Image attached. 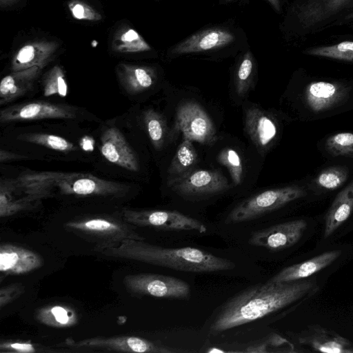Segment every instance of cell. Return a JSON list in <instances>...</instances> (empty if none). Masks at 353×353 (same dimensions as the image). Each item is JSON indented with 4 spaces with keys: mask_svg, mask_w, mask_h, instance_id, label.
<instances>
[{
    "mask_svg": "<svg viewBox=\"0 0 353 353\" xmlns=\"http://www.w3.org/2000/svg\"><path fill=\"white\" fill-rule=\"evenodd\" d=\"M221 2L223 3H230L235 0H220ZM270 4L272 6V8L276 11L280 12L281 10V6L280 3V0H267Z\"/></svg>",
    "mask_w": 353,
    "mask_h": 353,
    "instance_id": "cell-41",
    "label": "cell"
},
{
    "mask_svg": "<svg viewBox=\"0 0 353 353\" xmlns=\"http://www.w3.org/2000/svg\"><path fill=\"white\" fill-rule=\"evenodd\" d=\"M72 351H108L139 353H171L175 351L166 347L135 336L92 337L80 341L65 342L64 347Z\"/></svg>",
    "mask_w": 353,
    "mask_h": 353,
    "instance_id": "cell-8",
    "label": "cell"
},
{
    "mask_svg": "<svg viewBox=\"0 0 353 353\" xmlns=\"http://www.w3.org/2000/svg\"><path fill=\"white\" fill-rule=\"evenodd\" d=\"M346 19H353V12L349 14L346 17Z\"/></svg>",
    "mask_w": 353,
    "mask_h": 353,
    "instance_id": "cell-43",
    "label": "cell"
},
{
    "mask_svg": "<svg viewBox=\"0 0 353 353\" xmlns=\"http://www.w3.org/2000/svg\"><path fill=\"white\" fill-rule=\"evenodd\" d=\"M300 343L316 352L353 353V343L336 332L318 325L308 326L298 337Z\"/></svg>",
    "mask_w": 353,
    "mask_h": 353,
    "instance_id": "cell-17",
    "label": "cell"
},
{
    "mask_svg": "<svg viewBox=\"0 0 353 353\" xmlns=\"http://www.w3.org/2000/svg\"><path fill=\"white\" fill-rule=\"evenodd\" d=\"M23 158V156L9 151L1 150L0 151V161L3 163L8 160L19 159Z\"/></svg>",
    "mask_w": 353,
    "mask_h": 353,
    "instance_id": "cell-40",
    "label": "cell"
},
{
    "mask_svg": "<svg viewBox=\"0 0 353 353\" xmlns=\"http://www.w3.org/2000/svg\"><path fill=\"white\" fill-rule=\"evenodd\" d=\"M305 52L313 56L353 61V41H346L332 46L312 48Z\"/></svg>",
    "mask_w": 353,
    "mask_h": 353,
    "instance_id": "cell-33",
    "label": "cell"
},
{
    "mask_svg": "<svg viewBox=\"0 0 353 353\" xmlns=\"http://www.w3.org/2000/svg\"><path fill=\"white\" fill-rule=\"evenodd\" d=\"M116 72L122 87L131 94L148 90L157 80L155 69L148 65L120 63L117 65Z\"/></svg>",
    "mask_w": 353,
    "mask_h": 353,
    "instance_id": "cell-21",
    "label": "cell"
},
{
    "mask_svg": "<svg viewBox=\"0 0 353 353\" xmlns=\"http://www.w3.org/2000/svg\"><path fill=\"white\" fill-rule=\"evenodd\" d=\"M100 151L109 162L132 172L139 170L138 158L121 131L106 129L101 137Z\"/></svg>",
    "mask_w": 353,
    "mask_h": 353,
    "instance_id": "cell-14",
    "label": "cell"
},
{
    "mask_svg": "<svg viewBox=\"0 0 353 353\" xmlns=\"http://www.w3.org/2000/svg\"><path fill=\"white\" fill-rule=\"evenodd\" d=\"M350 0H307L296 11L298 22L310 28L330 18Z\"/></svg>",
    "mask_w": 353,
    "mask_h": 353,
    "instance_id": "cell-23",
    "label": "cell"
},
{
    "mask_svg": "<svg viewBox=\"0 0 353 353\" xmlns=\"http://www.w3.org/2000/svg\"><path fill=\"white\" fill-rule=\"evenodd\" d=\"M37 319L44 325L55 327H71L77 323L74 310L62 305H47L39 309Z\"/></svg>",
    "mask_w": 353,
    "mask_h": 353,
    "instance_id": "cell-27",
    "label": "cell"
},
{
    "mask_svg": "<svg viewBox=\"0 0 353 353\" xmlns=\"http://www.w3.org/2000/svg\"><path fill=\"white\" fill-rule=\"evenodd\" d=\"M219 163L227 168L233 183L240 184L243 177V163L239 153L234 149L226 148L217 156Z\"/></svg>",
    "mask_w": 353,
    "mask_h": 353,
    "instance_id": "cell-36",
    "label": "cell"
},
{
    "mask_svg": "<svg viewBox=\"0 0 353 353\" xmlns=\"http://www.w3.org/2000/svg\"><path fill=\"white\" fill-rule=\"evenodd\" d=\"M307 228V223L296 219L276 224L252 233L248 243L272 251L282 250L296 244Z\"/></svg>",
    "mask_w": 353,
    "mask_h": 353,
    "instance_id": "cell-12",
    "label": "cell"
},
{
    "mask_svg": "<svg viewBox=\"0 0 353 353\" xmlns=\"http://www.w3.org/2000/svg\"><path fill=\"white\" fill-rule=\"evenodd\" d=\"M256 67L255 59L251 51H246L241 57L235 74L236 90L239 96L248 90Z\"/></svg>",
    "mask_w": 353,
    "mask_h": 353,
    "instance_id": "cell-30",
    "label": "cell"
},
{
    "mask_svg": "<svg viewBox=\"0 0 353 353\" xmlns=\"http://www.w3.org/2000/svg\"><path fill=\"white\" fill-rule=\"evenodd\" d=\"M59 48V43L56 41L37 40L26 43L14 54L11 70L35 66L43 69L52 61Z\"/></svg>",
    "mask_w": 353,
    "mask_h": 353,
    "instance_id": "cell-16",
    "label": "cell"
},
{
    "mask_svg": "<svg viewBox=\"0 0 353 353\" xmlns=\"http://www.w3.org/2000/svg\"><path fill=\"white\" fill-rule=\"evenodd\" d=\"M121 216L133 226L150 227L166 230H188L205 233L206 226L197 219L181 212L170 210L124 208Z\"/></svg>",
    "mask_w": 353,
    "mask_h": 353,
    "instance_id": "cell-7",
    "label": "cell"
},
{
    "mask_svg": "<svg viewBox=\"0 0 353 353\" xmlns=\"http://www.w3.org/2000/svg\"><path fill=\"white\" fill-rule=\"evenodd\" d=\"M21 0H0V7L6 8L13 6L14 4L21 1Z\"/></svg>",
    "mask_w": 353,
    "mask_h": 353,
    "instance_id": "cell-42",
    "label": "cell"
},
{
    "mask_svg": "<svg viewBox=\"0 0 353 353\" xmlns=\"http://www.w3.org/2000/svg\"><path fill=\"white\" fill-rule=\"evenodd\" d=\"M245 129L261 152L267 150L277 134V127L274 121L256 107H251L246 110Z\"/></svg>",
    "mask_w": 353,
    "mask_h": 353,
    "instance_id": "cell-18",
    "label": "cell"
},
{
    "mask_svg": "<svg viewBox=\"0 0 353 353\" xmlns=\"http://www.w3.org/2000/svg\"><path fill=\"white\" fill-rule=\"evenodd\" d=\"M318 290L314 278L285 283L268 281L251 286L219 307L210 320V332H223L258 320L302 302Z\"/></svg>",
    "mask_w": 353,
    "mask_h": 353,
    "instance_id": "cell-1",
    "label": "cell"
},
{
    "mask_svg": "<svg viewBox=\"0 0 353 353\" xmlns=\"http://www.w3.org/2000/svg\"><path fill=\"white\" fill-rule=\"evenodd\" d=\"M347 90L341 85L327 81H313L305 90L307 105L315 112L327 110L339 103L346 96Z\"/></svg>",
    "mask_w": 353,
    "mask_h": 353,
    "instance_id": "cell-20",
    "label": "cell"
},
{
    "mask_svg": "<svg viewBox=\"0 0 353 353\" xmlns=\"http://www.w3.org/2000/svg\"><path fill=\"white\" fill-rule=\"evenodd\" d=\"M123 284L129 293L135 296L187 299L190 287L185 281L176 277L152 273L126 275Z\"/></svg>",
    "mask_w": 353,
    "mask_h": 353,
    "instance_id": "cell-6",
    "label": "cell"
},
{
    "mask_svg": "<svg viewBox=\"0 0 353 353\" xmlns=\"http://www.w3.org/2000/svg\"><path fill=\"white\" fill-rule=\"evenodd\" d=\"M17 139L21 141L39 145L63 152L77 150V146L68 140L60 136L48 133H25L20 134Z\"/></svg>",
    "mask_w": 353,
    "mask_h": 353,
    "instance_id": "cell-28",
    "label": "cell"
},
{
    "mask_svg": "<svg viewBox=\"0 0 353 353\" xmlns=\"http://www.w3.org/2000/svg\"><path fill=\"white\" fill-rule=\"evenodd\" d=\"M236 35L228 28L216 26L200 30L175 45L169 51L172 57L219 50L232 44Z\"/></svg>",
    "mask_w": 353,
    "mask_h": 353,
    "instance_id": "cell-10",
    "label": "cell"
},
{
    "mask_svg": "<svg viewBox=\"0 0 353 353\" xmlns=\"http://www.w3.org/2000/svg\"><path fill=\"white\" fill-rule=\"evenodd\" d=\"M25 287L21 283H12L3 286L0 290V308L11 303L23 294Z\"/></svg>",
    "mask_w": 353,
    "mask_h": 353,
    "instance_id": "cell-39",
    "label": "cell"
},
{
    "mask_svg": "<svg viewBox=\"0 0 353 353\" xmlns=\"http://www.w3.org/2000/svg\"><path fill=\"white\" fill-rule=\"evenodd\" d=\"M64 228L82 239L94 243L99 252L118 245L125 239L145 240L132 225L114 217L92 215L76 218L66 222Z\"/></svg>",
    "mask_w": 353,
    "mask_h": 353,
    "instance_id": "cell-4",
    "label": "cell"
},
{
    "mask_svg": "<svg viewBox=\"0 0 353 353\" xmlns=\"http://www.w3.org/2000/svg\"><path fill=\"white\" fill-rule=\"evenodd\" d=\"M68 8L72 17L77 20L98 21L102 19L99 12L81 0H70Z\"/></svg>",
    "mask_w": 353,
    "mask_h": 353,
    "instance_id": "cell-38",
    "label": "cell"
},
{
    "mask_svg": "<svg viewBox=\"0 0 353 353\" xmlns=\"http://www.w3.org/2000/svg\"><path fill=\"white\" fill-rule=\"evenodd\" d=\"M43 89L46 97L58 95L64 97L67 95L68 85L64 71L60 65H54L45 74Z\"/></svg>",
    "mask_w": 353,
    "mask_h": 353,
    "instance_id": "cell-31",
    "label": "cell"
},
{
    "mask_svg": "<svg viewBox=\"0 0 353 353\" xmlns=\"http://www.w3.org/2000/svg\"><path fill=\"white\" fill-rule=\"evenodd\" d=\"M112 50L117 53L133 54L150 51L152 48L145 39L129 26L118 29L112 37Z\"/></svg>",
    "mask_w": 353,
    "mask_h": 353,
    "instance_id": "cell-26",
    "label": "cell"
},
{
    "mask_svg": "<svg viewBox=\"0 0 353 353\" xmlns=\"http://www.w3.org/2000/svg\"><path fill=\"white\" fill-rule=\"evenodd\" d=\"M105 256L139 261L189 272H216L235 268L231 260L196 248H164L144 240L125 239L117 245L97 252Z\"/></svg>",
    "mask_w": 353,
    "mask_h": 353,
    "instance_id": "cell-3",
    "label": "cell"
},
{
    "mask_svg": "<svg viewBox=\"0 0 353 353\" xmlns=\"http://www.w3.org/2000/svg\"><path fill=\"white\" fill-rule=\"evenodd\" d=\"M143 121L152 145L156 150H161L166 133V124L163 117L153 109H148L143 114Z\"/></svg>",
    "mask_w": 353,
    "mask_h": 353,
    "instance_id": "cell-29",
    "label": "cell"
},
{
    "mask_svg": "<svg viewBox=\"0 0 353 353\" xmlns=\"http://www.w3.org/2000/svg\"><path fill=\"white\" fill-rule=\"evenodd\" d=\"M32 203L14 196L13 192L1 181L0 184V216L8 217L27 210Z\"/></svg>",
    "mask_w": 353,
    "mask_h": 353,
    "instance_id": "cell-32",
    "label": "cell"
},
{
    "mask_svg": "<svg viewBox=\"0 0 353 353\" xmlns=\"http://www.w3.org/2000/svg\"><path fill=\"white\" fill-rule=\"evenodd\" d=\"M42 265L41 256L30 249L9 243L0 245V272L5 275L28 273Z\"/></svg>",
    "mask_w": 353,
    "mask_h": 353,
    "instance_id": "cell-15",
    "label": "cell"
},
{
    "mask_svg": "<svg viewBox=\"0 0 353 353\" xmlns=\"http://www.w3.org/2000/svg\"><path fill=\"white\" fill-rule=\"evenodd\" d=\"M175 130L183 139L201 144H212L216 140V132L211 118L198 103H181L176 112Z\"/></svg>",
    "mask_w": 353,
    "mask_h": 353,
    "instance_id": "cell-9",
    "label": "cell"
},
{
    "mask_svg": "<svg viewBox=\"0 0 353 353\" xmlns=\"http://www.w3.org/2000/svg\"><path fill=\"white\" fill-rule=\"evenodd\" d=\"M305 190L299 186L270 189L255 194L237 205L228 215L227 223H237L256 219L286 204L305 196Z\"/></svg>",
    "mask_w": 353,
    "mask_h": 353,
    "instance_id": "cell-5",
    "label": "cell"
},
{
    "mask_svg": "<svg viewBox=\"0 0 353 353\" xmlns=\"http://www.w3.org/2000/svg\"><path fill=\"white\" fill-rule=\"evenodd\" d=\"M341 254L340 250L325 252L307 261L283 268L268 281L285 283L307 279L331 265Z\"/></svg>",
    "mask_w": 353,
    "mask_h": 353,
    "instance_id": "cell-19",
    "label": "cell"
},
{
    "mask_svg": "<svg viewBox=\"0 0 353 353\" xmlns=\"http://www.w3.org/2000/svg\"><path fill=\"white\" fill-rule=\"evenodd\" d=\"M76 117V110L70 105L43 101L14 105L0 111L1 123L47 119H74Z\"/></svg>",
    "mask_w": 353,
    "mask_h": 353,
    "instance_id": "cell-11",
    "label": "cell"
},
{
    "mask_svg": "<svg viewBox=\"0 0 353 353\" xmlns=\"http://www.w3.org/2000/svg\"><path fill=\"white\" fill-rule=\"evenodd\" d=\"M70 350H57L31 341L23 340H4L0 343V352L11 353H36V352H62Z\"/></svg>",
    "mask_w": 353,
    "mask_h": 353,
    "instance_id": "cell-35",
    "label": "cell"
},
{
    "mask_svg": "<svg viewBox=\"0 0 353 353\" xmlns=\"http://www.w3.org/2000/svg\"><path fill=\"white\" fill-rule=\"evenodd\" d=\"M39 67L12 71L0 83V104L8 103L29 92L41 74Z\"/></svg>",
    "mask_w": 353,
    "mask_h": 353,
    "instance_id": "cell-22",
    "label": "cell"
},
{
    "mask_svg": "<svg viewBox=\"0 0 353 353\" xmlns=\"http://www.w3.org/2000/svg\"><path fill=\"white\" fill-rule=\"evenodd\" d=\"M325 146L333 156L353 157V133L339 132L331 135L326 139Z\"/></svg>",
    "mask_w": 353,
    "mask_h": 353,
    "instance_id": "cell-37",
    "label": "cell"
},
{
    "mask_svg": "<svg viewBox=\"0 0 353 353\" xmlns=\"http://www.w3.org/2000/svg\"><path fill=\"white\" fill-rule=\"evenodd\" d=\"M198 154L192 141L183 139L178 146L168 169V184L186 175L197 162Z\"/></svg>",
    "mask_w": 353,
    "mask_h": 353,
    "instance_id": "cell-25",
    "label": "cell"
},
{
    "mask_svg": "<svg viewBox=\"0 0 353 353\" xmlns=\"http://www.w3.org/2000/svg\"><path fill=\"white\" fill-rule=\"evenodd\" d=\"M353 211V180L335 197L325 219L323 237L332 235L350 216Z\"/></svg>",
    "mask_w": 353,
    "mask_h": 353,
    "instance_id": "cell-24",
    "label": "cell"
},
{
    "mask_svg": "<svg viewBox=\"0 0 353 353\" xmlns=\"http://www.w3.org/2000/svg\"><path fill=\"white\" fill-rule=\"evenodd\" d=\"M349 176L345 166H334L321 172L316 178V185L325 190H333L343 185Z\"/></svg>",
    "mask_w": 353,
    "mask_h": 353,
    "instance_id": "cell-34",
    "label": "cell"
},
{
    "mask_svg": "<svg viewBox=\"0 0 353 353\" xmlns=\"http://www.w3.org/2000/svg\"><path fill=\"white\" fill-rule=\"evenodd\" d=\"M168 185L174 192L186 196L214 194L230 187L225 176L212 170H192Z\"/></svg>",
    "mask_w": 353,
    "mask_h": 353,
    "instance_id": "cell-13",
    "label": "cell"
},
{
    "mask_svg": "<svg viewBox=\"0 0 353 353\" xmlns=\"http://www.w3.org/2000/svg\"><path fill=\"white\" fill-rule=\"evenodd\" d=\"M3 183L19 198L32 203L55 194L122 196L128 191L122 183L80 172H28Z\"/></svg>",
    "mask_w": 353,
    "mask_h": 353,
    "instance_id": "cell-2",
    "label": "cell"
}]
</instances>
